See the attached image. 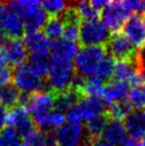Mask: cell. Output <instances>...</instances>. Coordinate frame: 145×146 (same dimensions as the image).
<instances>
[{
	"instance_id": "ac0fdd59",
	"label": "cell",
	"mask_w": 145,
	"mask_h": 146,
	"mask_svg": "<svg viewBox=\"0 0 145 146\" xmlns=\"http://www.w3.org/2000/svg\"><path fill=\"white\" fill-rule=\"evenodd\" d=\"M129 83L122 81L111 80L105 86V95H104V104L105 106H111L114 102H121L126 99V96L129 93Z\"/></svg>"
},
{
	"instance_id": "836d02e7",
	"label": "cell",
	"mask_w": 145,
	"mask_h": 146,
	"mask_svg": "<svg viewBox=\"0 0 145 146\" xmlns=\"http://www.w3.org/2000/svg\"><path fill=\"white\" fill-rule=\"evenodd\" d=\"M79 30L80 25H64L63 36L67 41L76 43L79 40Z\"/></svg>"
},
{
	"instance_id": "d4e9b609",
	"label": "cell",
	"mask_w": 145,
	"mask_h": 146,
	"mask_svg": "<svg viewBox=\"0 0 145 146\" xmlns=\"http://www.w3.org/2000/svg\"><path fill=\"white\" fill-rule=\"evenodd\" d=\"M114 66H115V61L112 57L106 54L102 58V60L97 65L94 77L100 80L104 84H107L108 82L111 81L113 78V72H114Z\"/></svg>"
},
{
	"instance_id": "30bf717a",
	"label": "cell",
	"mask_w": 145,
	"mask_h": 146,
	"mask_svg": "<svg viewBox=\"0 0 145 146\" xmlns=\"http://www.w3.org/2000/svg\"><path fill=\"white\" fill-rule=\"evenodd\" d=\"M122 34L128 40L136 49L145 45V16L132 14L126 19L122 27Z\"/></svg>"
},
{
	"instance_id": "603a6c76",
	"label": "cell",
	"mask_w": 145,
	"mask_h": 146,
	"mask_svg": "<svg viewBox=\"0 0 145 146\" xmlns=\"http://www.w3.org/2000/svg\"><path fill=\"white\" fill-rule=\"evenodd\" d=\"M109 119H110V117H109L107 112L105 111L100 115H98L96 117L88 121L84 130H85V134H86L88 139L91 141V143L95 139L100 138L101 135H102L104 130L106 128V125H107Z\"/></svg>"
},
{
	"instance_id": "60d3db41",
	"label": "cell",
	"mask_w": 145,
	"mask_h": 146,
	"mask_svg": "<svg viewBox=\"0 0 145 146\" xmlns=\"http://www.w3.org/2000/svg\"><path fill=\"white\" fill-rule=\"evenodd\" d=\"M7 63H8V62H7V59H5L3 50H2V48H0V68L7 66Z\"/></svg>"
},
{
	"instance_id": "d590c367",
	"label": "cell",
	"mask_w": 145,
	"mask_h": 146,
	"mask_svg": "<svg viewBox=\"0 0 145 146\" xmlns=\"http://www.w3.org/2000/svg\"><path fill=\"white\" fill-rule=\"evenodd\" d=\"M8 114L9 111L7 108L0 104V131L3 129L5 125L8 124Z\"/></svg>"
},
{
	"instance_id": "6da1fadb",
	"label": "cell",
	"mask_w": 145,
	"mask_h": 146,
	"mask_svg": "<svg viewBox=\"0 0 145 146\" xmlns=\"http://www.w3.org/2000/svg\"><path fill=\"white\" fill-rule=\"evenodd\" d=\"M76 75L72 60L53 57L49 62L46 85L50 92H62L72 86Z\"/></svg>"
},
{
	"instance_id": "d6986e66",
	"label": "cell",
	"mask_w": 145,
	"mask_h": 146,
	"mask_svg": "<svg viewBox=\"0 0 145 146\" xmlns=\"http://www.w3.org/2000/svg\"><path fill=\"white\" fill-rule=\"evenodd\" d=\"M124 121L125 128L130 137L139 139L145 134V112L141 110L132 111Z\"/></svg>"
},
{
	"instance_id": "ba28073f",
	"label": "cell",
	"mask_w": 145,
	"mask_h": 146,
	"mask_svg": "<svg viewBox=\"0 0 145 146\" xmlns=\"http://www.w3.org/2000/svg\"><path fill=\"white\" fill-rule=\"evenodd\" d=\"M106 53L114 60H130L137 58L138 51L122 33H112L105 43Z\"/></svg>"
},
{
	"instance_id": "4fadbf2b",
	"label": "cell",
	"mask_w": 145,
	"mask_h": 146,
	"mask_svg": "<svg viewBox=\"0 0 145 146\" xmlns=\"http://www.w3.org/2000/svg\"><path fill=\"white\" fill-rule=\"evenodd\" d=\"M27 51L39 54H48L51 48V43L41 31H31L24 33L23 40Z\"/></svg>"
},
{
	"instance_id": "f546056e",
	"label": "cell",
	"mask_w": 145,
	"mask_h": 146,
	"mask_svg": "<svg viewBox=\"0 0 145 146\" xmlns=\"http://www.w3.org/2000/svg\"><path fill=\"white\" fill-rule=\"evenodd\" d=\"M0 146H21V139L12 127H4L0 131Z\"/></svg>"
},
{
	"instance_id": "cb8c5ba5",
	"label": "cell",
	"mask_w": 145,
	"mask_h": 146,
	"mask_svg": "<svg viewBox=\"0 0 145 146\" xmlns=\"http://www.w3.org/2000/svg\"><path fill=\"white\" fill-rule=\"evenodd\" d=\"M20 90L14 83H8L0 88V104L7 109H13L18 106Z\"/></svg>"
},
{
	"instance_id": "5bb4252c",
	"label": "cell",
	"mask_w": 145,
	"mask_h": 146,
	"mask_svg": "<svg viewBox=\"0 0 145 146\" xmlns=\"http://www.w3.org/2000/svg\"><path fill=\"white\" fill-rule=\"evenodd\" d=\"M2 50L7 62L11 65H20L28 59V51L20 38H9Z\"/></svg>"
},
{
	"instance_id": "4dcf8cb0",
	"label": "cell",
	"mask_w": 145,
	"mask_h": 146,
	"mask_svg": "<svg viewBox=\"0 0 145 146\" xmlns=\"http://www.w3.org/2000/svg\"><path fill=\"white\" fill-rule=\"evenodd\" d=\"M128 100L133 108H145V84L132 86L131 90H129Z\"/></svg>"
},
{
	"instance_id": "7402d4cb",
	"label": "cell",
	"mask_w": 145,
	"mask_h": 146,
	"mask_svg": "<svg viewBox=\"0 0 145 146\" xmlns=\"http://www.w3.org/2000/svg\"><path fill=\"white\" fill-rule=\"evenodd\" d=\"M78 92L83 97L102 98L105 95V84L94 76L84 78V80L78 89Z\"/></svg>"
},
{
	"instance_id": "d6a6232c",
	"label": "cell",
	"mask_w": 145,
	"mask_h": 146,
	"mask_svg": "<svg viewBox=\"0 0 145 146\" xmlns=\"http://www.w3.org/2000/svg\"><path fill=\"white\" fill-rule=\"evenodd\" d=\"M75 7L80 19H83V21H94L98 18L99 12L93 8L89 1H80L78 3H75Z\"/></svg>"
},
{
	"instance_id": "44dd1931",
	"label": "cell",
	"mask_w": 145,
	"mask_h": 146,
	"mask_svg": "<svg viewBox=\"0 0 145 146\" xmlns=\"http://www.w3.org/2000/svg\"><path fill=\"white\" fill-rule=\"evenodd\" d=\"M50 51L53 52V57L72 60V58L76 57L78 52V45L65 38H59L51 43Z\"/></svg>"
},
{
	"instance_id": "f35d334b",
	"label": "cell",
	"mask_w": 145,
	"mask_h": 146,
	"mask_svg": "<svg viewBox=\"0 0 145 146\" xmlns=\"http://www.w3.org/2000/svg\"><path fill=\"white\" fill-rule=\"evenodd\" d=\"M90 146H114V145L111 144L110 142H108L107 140H105L102 137H100V138L95 139L94 141H92Z\"/></svg>"
},
{
	"instance_id": "ab89813d",
	"label": "cell",
	"mask_w": 145,
	"mask_h": 146,
	"mask_svg": "<svg viewBox=\"0 0 145 146\" xmlns=\"http://www.w3.org/2000/svg\"><path fill=\"white\" fill-rule=\"evenodd\" d=\"M121 146H140L139 139H136V138H133V137L128 135L127 139L124 141V143H123Z\"/></svg>"
},
{
	"instance_id": "277c9868",
	"label": "cell",
	"mask_w": 145,
	"mask_h": 146,
	"mask_svg": "<svg viewBox=\"0 0 145 146\" xmlns=\"http://www.w3.org/2000/svg\"><path fill=\"white\" fill-rule=\"evenodd\" d=\"M105 112V104L100 98L82 97L72 108L67 111L66 118L69 123L90 121Z\"/></svg>"
},
{
	"instance_id": "ffe728a7",
	"label": "cell",
	"mask_w": 145,
	"mask_h": 146,
	"mask_svg": "<svg viewBox=\"0 0 145 146\" xmlns=\"http://www.w3.org/2000/svg\"><path fill=\"white\" fill-rule=\"evenodd\" d=\"M21 146H58V144L53 131L35 129L25 137Z\"/></svg>"
},
{
	"instance_id": "9a60e30c",
	"label": "cell",
	"mask_w": 145,
	"mask_h": 146,
	"mask_svg": "<svg viewBox=\"0 0 145 146\" xmlns=\"http://www.w3.org/2000/svg\"><path fill=\"white\" fill-rule=\"evenodd\" d=\"M139 72H140V66L138 63V58L130 59V60H120L115 63V66H114L113 79L115 81L129 83V81Z\"/></svg>"
},
{
	"instance_id": "1f68e13d",
	"label": "cell",
	"mask_w": 145,
	"mask_h": 146,
	"mask_svg": "<svg viewBox=\"0 0 145 146\" xmlns=\"http://www.w3.org/2000/svg\"><path fill=\"white\" fill-rule=\"evenodd\" d=\"M65 118L66 117H65L64 113L59 112V111H51L47 115L41 129L43 131H51V129H55V128L58 129L63 124H65Z\"/></svg>"
},
{
	"instance_id": "7a4b0ae2",
	"label": "cell",
	"mask_w": 145,
	"mask_h": 146,
	"mask_svg": "<svg viewBox=\"0 0 145 146\" xmlns=\"http://www.w3.org/2000/svg\"><path fill=\"white\" fill-rule=\"evenodd\" d=\"M106 54V49L104 45L98 46H82L75 57L76 67L75 72L81 77H92L95 74L97 65L102 60Z\"/></svg>"
},
{
	"instance_id": "3957f363",
	"label": "cell",
	"mask_w": 145,
	"mask_h": 146,
	"mask_svg": "<svg viewBox=\"0 0 145 146\" xmlns=\"http://www.w3.org/2000/svg\"><path fill=\"white\" fill-rule=\"evenodd\" d=\"M12 79L14 85L26 93L50 92L46 85V81L33 70L29 63L15 66L14 70H12Z\"/></svg>"
},
{
	"instance_id": "83f0119b",
	"label": "cell",
	"mask_w": 145,
	"mask_h": 146,
	"mask_svg": "<svg viewBox=\"0 0 145 146\" xmlns=\"http://www.w3.org/2000/svg\"><path fill=\"white\" fill-rule=\"evenodd\" d=\"M49 57L48 54H39L31 53L29 56V65L33 68L37 75L41 77L47 76V72L49 68Z\"/></svg>"
},
{
	"instance_id": "5b68a950",
	"label": "cell",
	"mask_w": 145,
	"mask_h": 146,
	"mask_svg": "<svg viewBox=\"0 0 145 146\" xmlns=\"http://www.w3.org/2000/svg\"><path fill=\"white\" fill-rule=\"evenodd\" d=\"M53 97L55 92H37L31 94L26 109L28 110L35 126L41 128L47 115L53 109Z\"/></svg>"
},
{
	"instance_id": "8992f818",
	"label": "cell",
	"mask_w": 145,
	"mask_h": 146,
	"mask_svg": "<svg viewBox=\"0 0 145 146\" xmlns=\"http://www.w3.org/2000/svg\"><path fill=\"white\" fill-rule=\"evenodd\" d=\"M111 33L109 28L98 18L80 24L79 41L82 46L105 45Z\"/></svg>"
},
{
	"instance_id": "484cf974",
	"label": "cell",
	"mask_w": 145,
	"mask_h": 146,
	"mask_svg": "<svg viewBox=\"0 0 145 146\" xmlns=\"http://www.w3.org/2000/svg\"><path fill=\"white\" fill-rule=\"evenodd\" d=\"M132 111V105L129 102L128 99H124V100L114 102L113 105L109 106L108 110L106 112L110 117V119H117V121L123 122Z\"/></svg>"
},
{
	"instance_id": "8fae6325",
	"label": "cell",
	"mask_w": 145,
	"mask_h": 146,
	"mask_svg": "<svg viewBox=\"0 0 145 146\" xmlns=\"http://www.w3.org/2000/svg\"><path fill=\"white\" fill-rule=\"evenodd\" d=\"M0 30L9 38H19L24 35L23 21L5 3H0Z\"/></svg>"
},
{
	"instance_id": "7c38bea8",
	"label": "cell",
	"mask_w": 145,
	"mask_h": 146,
	"mask_svg": "<svg viewBox=\"0 0 145 146\" xmlns=\"http://www.w3.org/2000/svg\"><path fill=\"white\" fill-rule=\"evenodd\" d=\"M8 124L10 127L15 129L19 137H26L36 129L35 124L29 114L28 110L17 106L11 109L8 114Z\"/></svg>"
},
{
	"instance_id": "f1b7e54d",
	"label": "cell",
	"mask_w": 145,
	"mask_h": 146,
	"mask_svg": "<svg viewBox=\"0 0 145 146\" xmlns=\"http://www.w3.org/2000/svg\"><path fill=\"white\" fill-rule=\"evenodd\" d=\"M69 4V3L63 0H53V1L49 0L42 2V8L46 14L50 15V17H60L67 9Z\"/></svg>"
},
{
	"instance_id": "2e32d148",
	"label": "cell",
	"mask_w": 145,
	"mask_h": 146,
	"mask_svg": "<svg viewBox=\"0 0 145 146\" xmlns=\"http://www.w3.org/2000/svg\"><path fill=\"white\" fill-rule=\"evenodd\" d=\"M82 97L83 96L72 88H69L62 92H55L53 109L55 111L63 113L64 111H69L71 108H72Z\"/></svg>"
},
{
	"instance_id": "9c48e42d",
	"label": "cell",
	"mask_w": 145,
	"mask_h": 146,
	"mask_svg": "<svg viewBox=\"0 0 145 146\" xmlns=\"http://www.w3.org/2000/svg\"><path fill=\"white\" fill-rule=\"evenodd\" d=\"M130 14L131 12L127 9L124 1H110V3L101 11V21L108 27L109 30L116 33L120 32Z\"/></svg>"
},
{
	"instance_id": "b9f144b4",
	"label": "cell",
	"mask_w": 145,
	"mask_h": 146,
	"mask_svg": "<svg viewBox=\"0 0 145 146\" xmlns=\"http://www.w3.org/2000/svg\"><path fill=\"white\" fill-rule=\"evenodd\" d=\"M140 146H145V143H144V142H142L141 144H140Z\"/></svg>"
},
{
	"instance_id": "e575fe53",
	"label": "cell",
	"mask_w": 145,
	"mask_h": 146,
	"mask_svg": "<svg viewBox=\"0 0 145 146\" xmlns=\"http://www.w3.org/2000/svg\"><path fill=\"white\" fill-rule=\"evenodd\" d=\"M11 79H12V69L8 66L1 67L0 68V88L10 83Z\"/></svg>"
},
{
	"instance_id": "52a82bcc",
	"label": "cell",
	"mask_w": 145,
	"mask_h": 146,
	"mask_svg": "<svg viewBox=\"0 0 145 146\" xmlns=\"http://www.w3.org/2000/svg\"><path fill=\"white\" fill-rule=\"evenodd\" d=\"M58 146H90V141L85 134L81 123H65L57 129L55 133Z\"/></svg>"
},
{
	"instance_id": "8d00e7d4",
	"label": "cell",
	"mask_w": 145,
	"mask_h": 146,
	"mask_svg": "<svg viewBox=\"0 0 145 146\" xmlns=\"http://www.w3.org/2000/svg\"><path fill=\"white\" fill-rule=\"evenodd\" d=\"M137 58L139 66H140V70H145V45L138 51Z\"/></svg>"
},
{
	"instance_id": "7bdbcfd3",
	"label": "cell",
	"mask_w": 145,
	"mask_h": 146,
	"mask_svg": "<svg viewBox=\"0 0 145 146\" xmlns=\"http://www.w3.org/2000/svg\"><path fill=\"white\" fill-rule=\"evenodd\" d=\"M143 142L145 143V134H144V135H143Z\"/></svg>"
},
{
	"instance_id": "e0dca14e",
	"label": "cell",
	"mask_w": 145,
	"mask_h": 146,
	"mask_svg": "<svg viewBox=\"0 0 145 146\" xmlns=\"http://www.w3.org/2000/svg\"><path fill=\"white\" fill-rule=\"evenodd\" d=\"M102 135V138L114 146H121L128 137V132L125 128L124 122L117 119H109Z\"/></svg>"
},
{
	"instance_id": "74e56055",
	"label": "cell",
	"mask_w": 145,
	"mask_h": 146,
	"mask_svg": "<svg viewBox=\"0 0 145 146\" xmlns=\"http://www.w3.org/2000/svg\"><path fill=\"white\" fill-rule=\"evenodd\" d=\"M90 3L93 8L95 9L96 11H102L110 3V1H105V0H93V1H90Z\"/></svg>"
},
{
	"instance_id": "4316f807",
	"label": "cell",
	"mask_w": 145,
	"mask_h": 146,
	"mask_svg": "<svg viewBox=\"0 0 145 146\" xmlns=\"http://www.w3.org/2000/svg\"><path fill=\"white\" fill-rule=\"evenodd\" d=\"M44 34L45 36L50 40H59L63 35L64 25L60 17H48L44 25Z\"/></svg>"
}]
</instances>
